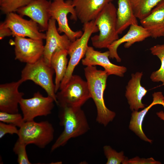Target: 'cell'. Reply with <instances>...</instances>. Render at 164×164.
<instances>
[{
  "label": "cell",
  "mask_w": 164,
  "mask_h": 164,
  "mask_svg": "<svg viewBox=\"0 0 164 164\" xmlns=\"http://www.w3.org/2000/svg\"><path fill=\"white\" fill-rule=\"evenodd\" d=\"M84 70L91 98L93 100L96 108V121L106 126L116 116L114 112L107 107L104 98V92L109 75L105 70H98L95 66H86Z\"/></svg>",
  "instance_id": "1"
},
{
  "label": "cell",
  "mask_w": 164,
  "mask_h": 164,
  "mask_svg": "<svg viewBox=\"0 0 164 164\" xmlns=\"http://www.w3.org/2000/svg\"><path fill=\"white\" fill-rule=\"evenodd\" d=\"M59 114L60 125L63 130L51 148V152L64 146L72 138L86 133L90 129L87 117L81 108H60Z\"/></svg>",
  "instance_id": "2"
},
{
  "label": "cell",
  "mask_w": 164,
  "mask_h": 164,
  "mask_svg": "<svg viewBox=\"0 0 164 164\" xmlns=\"http://www.w3.org/2000/svg\"><path fill=\"white\" fill-rule=\"evenodd\" d=\"M117 9L111 2L108 4L94 20L99 34L91 38L92 43L95 48H107L118 39L116 29Z\"/></svg>",
  "instance_id": "3"
},
{
  "label": "cell",
  "mask_w": 164,
  "mask_h": 164,
  "mask_svg": "<svg viewBox=\"0 0 164 164\" xmlns=\"http://www.w3.org/2000/svg\"><path fill=\"white\" fill-rule=\"evenodd\" d=\"M56 96L57 104L60 108H81L91 98L87 81L77 75H73Z\"/></svg>",
  "instance_id": "4"
},
{
  "label": "cell",
  "mask_w": 164,
  "mask_h": 164,
  "mask_svg": "<svg viewBox=\"0 0 164 164\" xmlns=\"http://www.w3.org/2000/svg\"><path fill=\"white\" fill-rule=\"evenodd\" d=\"M54 72V69L46 62L43 56L34 63L26 64L21 71L20 79L23 82L32 80L40 86L57 104L55 85L53 81Z\"/></svg>",
  "instance_id": "5"
},
{
  "label": "cell",
  "mask_w": 164,
  "mask_h": 164,
  "mask_svg": "<svg viewBox=\"0 0 164 164\" xmlns=\"http://www.w3.org/2000/svg\"><path fill=\"white\" fill-rule=\"evenodd\" d=\"M54 132L52 124L48 121L25 122L19 128L18 139L26 145L32 144L43 149L53 140Z\"/></svg>",
  "instance_id": "6"
},
{
  "label": "cell",
  "mask_w": 164,
  "mask_h": 164,
  "mask_svg": "<svg viewBox=\"0 0 164 164\" xmlns=\"http://www.w3.org/2000/svg\"><path fill=\"white\" fill-rule=\"evenodd\" d=\"M83 24L84 32L82 35L71 42L67 50L70 59L66 74L60 84V90L65 86L73 75L76 66L84 57L88 46V42L92 34L99 31L94 20Z\"/></svg>",
  "instance_id": "7"
},
{
  "label": "cell",
  "mask_w": 164,
  "mask_h": 164,
  "mask_svg": "<svg viewBox=\"0 0 164 164\" xmlns=\"http://www.w3.org/2000/svg\"><path fill=\"white\" fill-rule=\"evenodd\" d=\"M50 13L51 18L57 21L58 31L63 33L71 42L80 37L83 32L80 30L74 31L68 24L67 15L70 13L71 19L76 20L77 17L72 0H53L51 2Z\"/></svg>",
  "instance_id": "8"
},
{
  "label": "cell",
  "mask_w": 164,
  "mask_h": 164,
  "mask_svg": "<svg viewBox=\"0 0 164 164\" xmlns=\"http://www.w3.org/2000/svg\"><path fill=\"white\" fill-rule=\"evenodd\" d=\"M54 102L52 97H44L39 91L35 93L31 98H22L19 105L25 121H33L37 117L50 114L54 108Z\"/></svg>",
  "instance_id": "9"
},
{
  "label": "cell",
  "mask_w": 164,
  "mask_h": 164,
  "mask_svg": "<svg viewBox=\"0 0 164 164\" xmlns=\"http://www.w3.org/2000/svg\"><path fill=\"white\" fill-rule=\"evenodd\" d=\"M14 43L16 60L32 63L43 56L44 47L43 40L16 36Z\"/></svg>",
  "instance_id": "10"
},
{
  "label": "cell",
  "mask_w": 164,
  "mask_h": 164,
  "mask_svg": "<svg viewBox=\"0 0 164 164\" xmlns=\"http://www.w3.org/2000/svg\"><path fill=\"white\" fill-rule=\"evenodd\" d=\"M4 22L11 30L13 36L27 37L35 39H46V34L40 31L36 22L31 19H24L18 13L12 12L7 14Z\"/></svg>",
  "instance_id": "11"
},
{
  "label": "cell",
  "mask_w": 164,
  "mask_h": 164,
  "mask_svg": "<svg viewBox=\"0 0 164 164\" xmlns=\"http://www.w3.org/2000/svg\"><path fill=\"white\" fill-rule=\"evenodd\" d=\"M56 21L51 18L46 33V43L44 47L43 57L46 62L50 66L52 56L55 51L60 50H68L71 43L67 36L60 35L56 25Z\"/></svg>",
  "instance_id": "12"
},
{
  "label": "cell",
  "mask_w": 164,
  "mask_h": 164,
  "mask_svg": "<svg viewBox=\"0 0 164 164\" xmlns=\"http://www.w3.org/2000/svg\"><path fill=\"white\" fill-rule=\"evenodd\" d=\"M109 56L108 50L102 52L88 46L84 58L82 60V63L86 66H100L104 68L108 75L123 77L127 71L126 67L111 63L109 60Z\"/></svg>",
  "instance_id": "13"
},
{
  "label": "cell",
  "mask_w": 164,
  "mask_h": 164,
  "mask_svg": "<svg viewBox=\"0 0 164 164\" xmlns=\"http://www.w3.org/2000/svg\"><path fill=\"white\" fill-rule=\"evenodd\" d=\"M51 2L48 0H35L19 9L16 12L22 16H28L36 22L40 31H46L51 18L50 8Z\"/></svg>",
  "instance_id": "14"
},
{
  "label": "cell",
  "mask_w": 164,
  "mask_h": 164,
  "mask_svg": "<svg viewBox=\"0 0 164 164\" xmlns=\"http://www.w3.org/2000/svg\"><path fill=\"white\" fill-rule=\"evenodd\" d=\"M22 83L20 79L17 81L0 84V111L19 113L18 105L24 94L19 91V86Z\"/></svg>",
  "instance_id": "15"
},
{
  "label": "cell",
  "mask_w": 164,
  "mask_h": 164,
  "mask_svg": "<svg viewBox=\"0 0 164 164\" xmlns=\"http://www.w3.org/2000/svg\"><path fill=\"white\" fill-rule=\"evenodd\" d=\"M150 36L148 30L142 26H139L138 24L131 25L125 34L108 47L107 48L110 54L109 58L115 59L117 62H121V59L117 53L118 48L120 45L125 43L124 47L128 48L134 43L142 41Z\"/></svg>",
  "instance_id": "16"
},
{
  "label": "cell",
  "mask_w": 164,
  "mask_h": 164,
  "mask_svg": "<svg viewBox=\"0 0 164 164\" xmlns=\"http://www.w3.org/2000/svg\"><path fill=\"white\" fill-rule=\"evenodd\" d=\"M77 19L83 24L94 20L112 0H72Z\"/></svg>",
  "instance_id": "17"
},
{
  "label": "cell",
  "mask_w": 164,
  "mask_h": 164,
  "mask_svg": "<svg viewBox=\"0 0 164 164\" xmlns=\"http://www.w3.org/2000/svg\"><path fill=\"white\" fill-rule=\"evenodd\" d=\"M143 75L142 72L132 74L131 78L126 87L125 96L132 111L144 109L146 106L142 102V98L147 92L141 85V80Z\"/></svg>",
  "instance_id": "18"
},
{
  "label": "cell",
  "mask_w": 164,
  "mask_h": 164,
  "mask_svg": "<svg viewBox=\"0 0 164 164\" xmlns=\"http://www.w3.org/2000/svg\"><path fill=\"white\" fill-rule=\"evenodd\" d=\"M142 26L146 29L150 37L156 39L164 36V0L159 3L146 17L140 20Z\"/></svg>",
  "instance_id": "19"
},
{
  "label": "cell",
  "mask_w": 164,
  "mask_h": 164,
  "mask_svg": "<svg viewBox=\"0 0 164 164\" xmlns=\"http://www.w3.org/2000/svg\"><path fill=\"white\" fill-rule=\"evenodd\" d=\"M152 95L153 101L149 106L140 111H132L129 125V129L141 139L151 143L152 140L147 137L142 129V125L144 118L148 111L153 105L160 104L164 107V97L162 92H155Z\"/></svg>",
  "instance_id": "20"
},
{
  "label": "cell",
  "mask_w": 164,
  "mask_h": 164,
  "mask_svg": "<svg viewBox=\"0 0 164 164\" xmlns=\"http://www.w3.org/2000/svg\"><path fill=\"white\" fill-rule=\"evenodd\" d=\"M118 8L117 11L116 29L119 34L128 26L133 24H138L130 0H118Z\"/></svg>",
  "instance_id": "21"
},
{
  "label": "cell",
  "mask_w": 164,
  "mask_h": 164,
  "mask_svg": "<svg viewBox=\"0 0 164 164\" xmlns=\"http://www.w3.org/2000/svg\"><path fill=\"white\" fill-rule=\"evenodd\" d=\"M67 55V50H60L54 52L51 58L50 66L56 73L54 84L56 93L60 89L61 83L67 71L68 63Z\"/></svg>",
  "instance_id": "22"
},
{
  "label": "cell",
  "mask_w": 164,
  "mask_h": 164,
  "mask_svg": "<svg viewBox=\"0 0 164 164\" xmlns=\"http://www.w3.org/2000/svg\"><path fill=\"white\" fill-rule=\"evenodd\" d=\"M162 0H130V1L135 16L140 20L148 16L152 9Z\"/></svg>",
  "instance_id": "23"
},
{
  "label": "cell",
  "mask_w": 164,
  "mask_h": 164,
  "mask_svg": "<svg viewBox=\"0 0 164 164\" xmlns=\"http://www.w3.org/2000/svg\"><path fill=\"white\" fill-rule=\"evenodd\" d=\"M150 50L151 53L156 56L161 62L159 69L152 72L150 78L153 82H161L164 85V44L155 45L151 47Z\"/></svg>",
  "instance_id": "24"
},
{
  "label": "cell",
  "mask_w": 164,
  "mask_h": 164,
  "mask_svg": "<svg viewBox=\"0 0 164 164\" xmlns=\"http://www.w3.org/2000/svg\"><path fill=\"white\" fill-rule=\"evenodd\" d=\"M35 0H0V9L4 14L16 12Z\"/></svg>",
  "instance_id": "25"
},
{
  "label": "cell",
  "mask_w": 164,
  "mask_h": 164,
  "mask_svg": "<svg viewBox=\"0 0 164 164\" xmlns=\"http://www.w3.org/2000/svg\"><path fill=\"white\" fill-rule=\"evenodd\" d=\"M103 151L107 159L106 164H123L127 158L125 156L123 151L118 152L109 145L104 146Z\"/></svg>",
  "instance_id": "26"
},
{
  "label": "cell",
  "mask_w": 164,
  "mask_h": 164,
  "mask_svg": "<svg viewBox=\"0 0 164 164\" xmlns=\"http://www.w3.org/2000/svg\"><path fill=\"white\" fill-rule=\"evenodd\" d=\"M0 121L20 128L25 122L23 116L19 113H11L0 111Z\"/></svg>",
  "instance_id": "27"
},
{
  "label": "cell",
  "mask_w": 164,
  "mask_h": 164,
  "mask_svg": "<svg viewBox=\"0 0 164 164\" xmlns=\"http://www.w3.org/2000/svg\"><path fill=\"white\" fill-rule=\"evenodd\" d=\"M27 145L17 140L13 148V151L17 156V162L19 164H31L27 155L26 147Z\"/></svg>",
  "instance_id": "28"
},
{
  "label": "cell",
  "mask_w": 164,
  "mask_h": 164,
  "mask_svg": "<svg viewBox=\"0 0 164 164\" xmlns=\"http://www.w3.org/2000/svg\"><path fill=\"white\" fill-rule=\"evenodd\" d=\"M161 162L155 160L153 158H140L136 156L128 159V158L125 160L123 164H160Z\"/></svg>",
  "instance_id": "29"
},
{
  "label": "cell",
  "mask_w": 164,
  "mask_h": 164,
  "mask_svg": "<svg viewBox=\"0 0 164 164\" xmlns=\"http://www.w3.org/2000/svg\"><path fill=\"white\" fill-rule=\"evenodd\" d=\"M19 129L13 125L0 122V138L1 139L5 135L10 134L17 135Z\"/></svg>",
  "instance_id": "30"
},
{
  "label": "cell",
  "mask_w": 164,
  "mask_h": 164,
  "mask_svg": "<svg viewBox=\"0 0 164 164\" xmlns=\"http://www.w3.org/2000/svg\"><path fill=\"white\" fill-rule=\"evenodd\" d=\"M12 36L11 29L5 24L4 22L0 24V39H2L5 37Z\"/></svg>",
  "instance_id": "31"
},
{
  "label": "cell",
  "mask_w": 164,
  "mask_h": 164,
  "mask_svg": "<svg viewBox=\"0 0 164 164\" xmlns=\"http://www.w3.org/2000/svg\"><path fill=\"white\" fill-rule=\"evenodd\" d=\"M156 115L160 118V119L164 121V112L162 111H160L156 113Z\"/></svg>",
  "instance_id": "32"
}]
</instances>
